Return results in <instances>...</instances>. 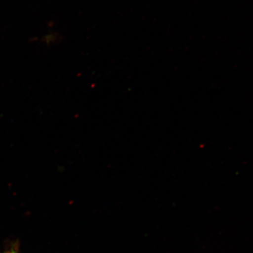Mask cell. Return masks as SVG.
Here are the masks:
<instances>
[]
</instances>
